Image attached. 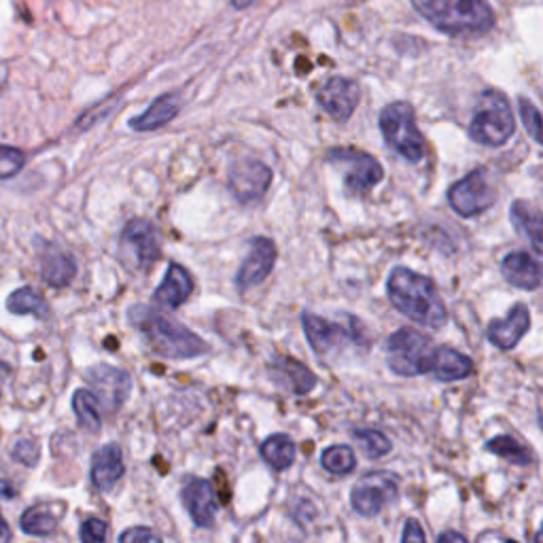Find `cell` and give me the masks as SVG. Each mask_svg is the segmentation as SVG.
<instances>
[{
  "mask_svg": "<svg viewBox=\"0 0 543 543\" xmlns=\"http://www.w3.org/2000/svg\"><path fill=\"white\" fill-rule=\"evenodd\" d=\"M389 300L404 317L427 327H442L448 319L446 306L431 278L408 268H395L387 280Z\"/></svg>",
  "mask_w": 543,
  "mask_h": 543,
  "instance_id": "obj_1",
  "label": "cell"
},
{
  "mask_svg": "<svg viewBox=\"0 0 543 543\" xmlns=\"http://www.w3.org/2000/svg\"><path fill=\"white\" fill-rule=\"evenodd\" d=\"M128 317L162 357L194 359L208 353V344L194 331L151 306H134Z\"/></svg>",
  "mask_w": 543,
  "mask_h": 543,
  "instance_id": "obj_2",
  "label": "cell"
},
{
  "mask_svg": "<svg viewBox=\"0 0 543 543\" xmlns=\"http://www.w3.org/2000/svg\"><path fill=\"white\" fill-rule=\"evenodd\" d=\"M425 20L450 37H480L495 26L486 0H412Z\"/></svg>",
  "mask_w": 543,
  "mask_h": 543,
  "instance_id": "obj_3",
  "label": "cell"
},
{
  "mask_svg": "<svg viewBox=\"0 0 543 543\" xmlns=\"http://www.w3.org/2000/svg\"><path fill=\"white\" fill-rule=\"evenodd\" d=\"M516 121L510 102L497 90H486L478 96L469 136L482 147H501L512 138Z\"/></svg>",
  "mask_w": 543,
  "mask_h": 543,
  "instance_id": "obj_4",
  "label": "cell"
},
{
  "mask_svg": "<svg viewBox=\"0 0 543 543\" xmlns=\"http://www.w3.org/2000/svg\"><path fill=\"white\" fill-rule=\"evenodd\" d=\"M380 130L387 145L393 147L404 160L416 164L425 157V138L416 126V115L412 104L393 102L380 113Z\"/></svg>",
  "mask_w": 543,
  "mask_h": 543,
  "instance_id": "obj_5",
  "label": "cell"
},
{
  "mask_svg": "<svg viewBox=\"0 0 543 543\" xmlns=\"http://www.w3.org/2000/svg\"><path fill=\"white\" fill-rule=\"evenodd\" d=\"M389 367L399 376H420L431 372L437 346L416 329L395 331L387 342Z\"/></svg>",
  "mask_w": 543,
  "mask_h": 543,
  "instance_id": "obj_6",
  "label": "cell"
},
{
  "mask_svg": "<svg viewBox=\"0 0 543 543\" xmlns=\"http://www.w3.org/2000/svg\"><path fill=\"white\" fill-rule=\"evenodd\" d=\"M327 162L344 170L346 191L363 196L384 179V170L376 157L355 149H331Z\"/></svg>",
  "mask_w": 543,
  "mask_h": 543,
  "instance_id": "obj_7",
  "label": "cell"
},
{
  "mask_svg": "<svg viewBox=\"0 0 543 543\" xmlns=\"http://www.w3.org/2000/svg\"><path fill=\"white\" fill-rule=\"evenodd\" d=\"M448 202L457 215L465 219L478 217L497 202V191L488 181V172L478 168L448 189Z\"/></svg>",
  "mask_w": 543,
  "mask_h": 543,
  "instance_id": "obj_8",
  "label": "cell"
},
{
  "mask_svg": "<svg viewBox=\"0 0 543 543\" xmlns=\"http://www.w3.org/2000/svg\"><path fill=\"white\" fill-rule=\"evenodd\" d=\"M399 493V480L391 471H372L363 476L350 493V505L353 510L363 516L372 518L378 516L384 507L393 503Z\"/></svg>",
  "mask_w": 543,
  "mask_h": 543,
  "instance_id": "obj_9",
  "label": "cell"
},
{
  "mask_svg": "<svg viewBox=\"0 0 543 543\" xmlns=\"http://www.w3.org/2000/svg\"><path fill=\"white\" fill-rule=\"evenodd\" d=\"M302 323H304L306 338H308L312 350L323 357L336 353V350H340L346 342H363L365 340L363 329H361L359 321H355V319H350V325H338V323H331L323 317H317V314H312V312H304Z\"/></svg>",
  "mask_w": 543,
  "mask_h": 543,
  "instance_id": "obj_10",
  "label": "cell"
},
{
  "mask_svg": "<svg viewBox=\"0 0 543 543\" xmlns=\"http://www.w3.org/2000/svg\"><path fill=\"white\" fill-rule=\"evenodd\" d=\"M119 249L126 264L138 270L151 268L155 261L162 257L160 236H157L155 227L147 219H132L124 227Z\"/></svg>",
  "mask_w": 543,
  "mask_h": 543,
  "instance_id": "obj_11",
  "label": "cell"
},
{
  "mask_svg": "<svg viewBox=\"0 0 543 543\" xmlns=\"http://www.w3.org/2000/svg\"><path fill=\"white\" fill-rule=\"evenodd\" d=\"M272 183V170L257 160H244L230 170V191L242 204H253L264 198Z\"/></svg>",
  "mask_w": 543,
  "mask_h": 543,
  "instance_id": "obj_12",
  "label": "cell"
},
{
  "mask_svg": "<svg viewBox=\"0 0 543 543\" xmlns=\"http://www.w3.org/2000/svg\"><path fill=\"white\" fill-rule=\"evenodd\" d=\"M85 380L96 389L98 397L107 404V408L117 410L126 404V399L132 389V376L119 367L100 363L87 370Z\"/></svg>",
  "mask_w": 543,
  "mask_h": 543,
  "instance_id": "obj_13",
  "label": "cell"
},
{
  "mask_svg": "<svg viewBox=\"0 0 543 543\" xmlns=\"http://www.w3.org/2000/svg\"><path fill=\"white\" fill-rule=\"evenodd\" d=\"M361 92L359 85L353 79L346 77H331L327 79L321 90L317 92V100L321 104V109L334 117L336 121H346L353 117L357 104H359Z\"/></svg>",
  "mask_w": 543,
  "mask_h": 543,
  "instance_id": "obj_14",
  "label": "cell"
},
{
  "mask_svg": "<svg viewBox=\"0 0 543 543\" xmlns=\"http://www.w3.org/2000/svg\"><path fill=\"white\" fill-rule=\"evenodd\" d=\"M276 244L270 238L257 236L251 240V249L247 259L242 261V266L236 274L238 289H251L270 276L274 264H276Z\"/></svg>",
  "mask_w": 543,
  "mask_h": 543,
  "instance_id": "obj_15",
  "label": "cell"
},
{
  "mask_svg": "<svg viewBox=\"0 0 543 543\" xmlns=\"http://www.w3.org/2000/svg\"><path fill=\"white\" fill-rule=\"evenodd\" d=\"M183 503L187 512L198 527L210 529L217 518V499H215V488L208 480L202 478H191L183 486Z\"/></svg>",
  "mask_w": 543,
  "mask_h": 543,
  "instance_id": "obj_16",
  "label": "cell"
},
{
  "mask_svg": "<svg viewBox=\"0 0 543 543\" xmlns=\"http://www.w3.org/2000/svg\"><path fill=\"white\" fill-rule=\"evenodd\" d=\"M37 247L41 257V276L45 283L54 289H62L73 283V278L77 274V261L51 242L39 240Z\"/></svg>",
  "mask_w": 543,
  "mask_h": 543,
  "instance_id": "obj_17",
  "label": "cell"
},
{
  "mask_svg": "<svg viewBox=\"0 0 543 543\" xmlns=\"http://www.w3.org/2000/svg\"><path fill=\"white\" fill-rule=\"evenodd\" d=\"M531 327V312L524 304H516L505 319H495L488 325V340L501 350L514 348Z\"/></svg>",
  "mask_w": 543,
  "mask_h": 543,
  "instance_id": "obj_18",
  "label": "cell"
},
{
  "mask_svg": "<svg viewBox=\"0 0 543 543\" xmlns=\"http://www.w3.org/2000/svg\"><path fill=\"white\" fill-rule=\"evenodd\" d=\"M191 293H194V278H191V274L183 266L170 264L160 287L153 293V302L174 310L183 306Z\"/></svg>",
  "mask_w": 543,
  "mask_h": 543,
  "instance_id": "obj_19",
  "label": "cell"
},
{
  "mask_svg": "<svg viewBox=\"0 0 543 543\" xmlns=\"http://www.w3.org/2000/svg\"><path fill=\"white\" fill-rule=\"evenodd\" d=\"M501 272L507 283L524 291H535L543 283V268L539 261L524 251L507 255L501 264Z\"/></svg>",
  "mask_w": 543,
  "mask_h": 543,
  "instance_id": "obj_20",
  "label": "cell"
},
{
  "mask_svg": "<svg viewBox=\"0 0 543 543\" xmlns=\"http://www.w3.org/2000/svg\"><path fill=\"white\" fill-rule=\"evenodd\" d=\"M126 465H124V454L117 444L102 446L92 459V484L98 490H109L113 488L121 476H124Z\"/></svg>",
  "mask_w": 543,
  "mask_h": 543,
  "instance_id": "obj_21",
  "label": "cell"
},
{
  "mask_svg": "<svg viewBox=\"0 0 543 543\" xmlns=\"http://www.w3.org/2000/svg\"><path fill=\"white\" fill-rule=\"evenodd\" d=\"M179 109H181L179 96L177 94H164V96L157 98L143 115H136L130 121V128L134 132L160 130V128H164L166 124H170V121L179 115Z\"/></svg>",
  "mask_w": 543,
  "mask_h": 543,
  "instance_id": "obj_22",
  "label": "cell"
},
{
  "mask_svg": "<svg viewBox=\"0 0 543 543\" xmlns=\"http://www.w3.org/2000/svg\"><path fill=\"white\" fill-rule=\"evenodd\" d=\"M431 372L437 380H442V382L463 380V378L471 376V372H474V361H471L467 355L459 353V350H454L450 346H442V348L435 350Z\"/></svg>",
  "mask_w": 543,
  "mask_h": 543,
  "instance_id": "obj_23",
  "label": "cell"
},
{
  "mask_svg": "<svg viewBox=\"0 0 543 543\" xmlns=\"http://www.w3.org/2000/svg\"><path fill=\"white\" fill-rule=\"evenodd\" d=\"M510 215H512V221L518 230L529 238L531 247L539 255H543V215L539 213V210L529 202L516 200L512 204Z\"/></svg>",
  "mask_w": 543,
  "mask_h": 543,
  "instance_id": "obj_24",
  "label": "cell"
},
{
  "mask_svg": "<svg viewBox=\"0 0 543 543\" xmlns=\"http://www.w3.org/2000/svg\"><path fill=\"white\" fill-rule=\"evenodd\" d=\"M276 367H278V374H280V382H283L285 387H289L297 395H306L314 387H317V376H314L308 367L300 361L289 359V357H280L276 361Z\"/></svg>",
  "mask_w": 543,
  "mask_h": 543,
  "instance_id": "obj_25",
  "label": "cell"
},
{
  "mask_svg": "<svg viewBox=\"0 0 543 543\" xmlns=\"http://www.w3.org/2000/svg\"><path fill=\"white\" fill-rule=\"evenodd\" d=\"M259 452L272 469L285 471L295 461V442L285 433H276V435H270L268 440L261 444Z\"/></svg>",
  "mask_w": 543,
  "mask_h": 543,
  "instance_id": "obj_26",
  "label": "cell"
},
{
  "mask_svg": "<svg viewBox=\"0 0 543 543\" xmlns=\"http://www.w3.org/2000/svg\"><path fill=\"white\" fill-rule=\"evenodd\" d=\"M7 308L13 314H32V317H37V319H45L49 314L45 297L39 295L37 291H32L30 287L13 291L7 300Z\"/></svg>",
  "mask_w": 543,
  "mask_h": 543,
  "instance_id": "obj_27",
  "label": "cell"
},
{
  "mask_svg": "<svg viewBox=\"0 0 543 543\" xmlns=\"http://www.w3.org/2000/svg\"><path fill=\"white\" fill-rule=\"evenodd\" d=\"M20 527L26 535L32 537H49L58 529V516L47 510V507H30L20 518Z\"/></svg>",
  "mask_w": 543,
  "mask_h": 543,
  "instance_id": "obj_28",
  "label": "cell"
},
{
  "mask_svg": "<svg viewBox=\"0 0 543 543\" xmlns=\"http://www.w3.org/2000/svg\"><path fill=\"white\" fill-rule=\"evenodd\" d=\"M486 450L488 452H493L497 454V457L505 459V461H510L514 465H531L533 463V454L529 448H524L516 437L512 435H497L493 437V440H490L486 444Z\"/></svg>",
  "mask_w": 543,
  "mask_h": 543,
  "instance_id": "obj_29",
  "label": "cell"
},
{
  "mask_svg": "<svg viewBox=\"0 0 543 543\" xmlns=\"http://www.w3.org/2000/svg\"><path fill=\"white\" fill-rule=\"evenodd\" d=\"M73 410L79 418V423L87 431H98L102 425V412H100V399L87 389H81L73 395Z\"/></svg>",
  "mask_w": 543,
  "mask_h": 543,
  "instance_id": "obj_30",
  "label": "cell"
},
{
  "mask_svg": "<svg viewBox=\"0 0 543 543\" xmlns=\"http://www.w3.org/2000/svg\"><path fill=\"white\" fill-rule=\"evenodd\" d=\"M321 465L325 471H329L331 476H348L350 471H355L357 459H355L353 448L346 444H338V446H329L323 452Z\"/></svg>",
  "mask_w": 543,
  "mask_h": 543,
  "instance_id": "obj_31",
  "label": "cell"
},
{
  "mask_svg": "<svg viewBox=\"0 0 543 543\" xmlns=\"http://www.w3.org/2000/svg\"><path fill=\"white\" fill-rule=\"evenodd\" d=\"M355 440L359 442L361 450L365 452L367 459H380L384 454H389L393 444L389 442V437L376 431V429H357L353 431Z\"/></svg>",
  "mask_w": 543,
  "mask_h": 543,
  "instance_id": "obj_32",
  "label": "cell"
},
{
  "mask_svg": "<svg viewBox=\"0 0 543 543\" xmlns=\"http://www.w3.org/2000/svg\"><path fill=\"white\" fill-rule=\"evenodd\" d=\"M518 109H520L524 128H527V132L535 138V143H539L543 147V117H541L539 109L527 98H520Z\"/></svg>",
  "mask_w": 543,
  "mask_h": 543,
  "instance_id": "obj_33",
  "label": "cell"
},
{
  "mask_svg": "<svg viewBox=\"0 0 543 543\" xmlns=\"http://www.w3.org/2000/svg\"><path fill=\"white\" fill-rule=\"evenodd\" d=\"M26 164V155L17 147H7L0 145V181L11 179L20 172Z\"/></svg>",
  "mask_w": 543,
  "mask_h": 543,
  "instance_id": "obj_34",
  "label": "cell"
},
{
  "mask_svg": "<svg viewBox=\"0 0 543 543\" xmlns=\"http://www.w3.org/2000/svg\"><path fill=\"white\" fill-rule=\"evenodd\" d=\"M107 539V524L100 518H87L81 527V541L85 543H100Z\"/></svg>",
  "mask_w": 543,
  "mask_h": 543,
  "instance_id": "obj_35",
  "label": "cell"
},
{
  "mask_svg": "<svg viewBox=\"0 0 543 543\" xmlns=\"http://www.w3.org/2000/svg\"><path fill=\"white\" fill-rule=\"evenodd\" d=\"M13 454H15L17 461L32 467V465H37V461H39V446L30 440H20L13 448Z\"/></svg>",
  "mask_w": 543,
  "mask_h": 543,
  "instance_id": "obj_36",
  "label": "cell"
},
{
  "mask_svg": "<svg viewBox=\"0 0 543 543\" xmlns=\"http://www.w3.org/2000/svg\"><path fill=\"white\" fill-rule=\"evenodd\" d=\"M119 541L124 543H132V541H160V535H155L153 531L145 529V527H134L126 533L119 535Z\"/></svg>",
  "mask_w": 543,
  "mask_h": 543,
  "instance_id": "obj_37",
  "label": "cell"
},
{
  "mask_svg": "<svg viewBox=\"0 0 543 543\" xmlns=\"http://www.w3.org/2000/svg\"><path fill=\"white\" fill-rule=\"evenodd\" d=\"M427 535L423 531V527H420L418 520H408L406 522V529H404V535H401V541H425Z\"/></svg>",
  "mask_w": 543,
  "mask_h": 543,
  "instance_id": "obj_38",
  "label": "cell"
},
{
  "mask_svg": "<svg viewBox=\"0 0 543 543\" xmlns=\"http://www.w3.org/2000/svg\"><path fill=\"white\" fill-rule=\"evenodd\" d=\"M437 541H440V543H446V541H461V543H465V541H467V537H465V535H461V533L448 531V533H442L440 537H437Z\"/></svg>",
  "mask_w": 543,
  "mask_h": 543,
  "instance_id": "obj_39",
  "label": "cell"
},
{
  "mask_svg": "<svg viewBox=\"0 0 543 543\" xmlns=\"http://www.w3.org/2000/svg\"><path fill=\"white\" fill-rule=\"evenodd\" d=\"M11 539V531H9V524L5 522L3 514H0V543H5Z\"/></svg>",
  "mask_w": 543,
  "mask_h": 543,
  "instance_id": "obj_40",
  "label": "cell"
},
{
  "mask_svg": "<svg viewBox=\"0 0 543 543\" xmlns=\"http://www.w3.org/2000/svg\"><path fill=\"white\" fill-rule=\"evenodd\" d=\"M0 497H5V499L15 497V493H13V486H11L9 482H5V480H0Z\"/></svg>",
  "mask_w": 543,
  "mask_h": 543,
  "instance_id": "obj_41",
  "label": "cell"
},
{
  "mask_svg": "<svg viewBox=\"0 0 543 543\" xmlns=\"http://www.w3.org/2000/svg\"><path fill=\"white\" fill-rule=\"evenodd\" d=\"M255 3H257V0H232V7L240 11V9H249Z\"/></svg>",
  "mask_w": 543,
  "mask_h": 543,
  "instance_id": "obj_42",
  "label": "cell"
},
{
  "mask_svg": "<svg viewBox=\"0 0 543 543\" xmlns=\"http://www.w3.org/2000/svg\"><path fill=\"white\" fill-rule=\"evenodd\" d=\"M535 539H537V541H543V524H541V529H539V533L535 535Z\"/></svg>",
  "mask_w": 543,
  "mask_h": 543,
  "instance_id": "obj_43",
  "label": "cell"
},
{
  "mask_svg": "<svg viewBox=\"0 0 543 543\" xmlns=\"http://www.w3.org/2000/svg\"><path fill=\"white\" fill-rule=\"evenodd\" d=\"M541 427H543V414H541Z\"/></svg>",
  "mask_w": 543,
  "mask_h": 543,
  "instance_id": "obj_44",
  "label": "cell"
}]
</instances>
